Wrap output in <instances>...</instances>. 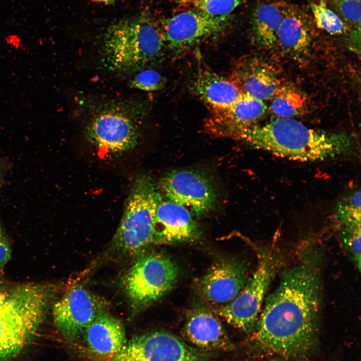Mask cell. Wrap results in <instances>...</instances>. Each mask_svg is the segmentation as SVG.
I'll return each mask as SVG.
<instances>
[{
	"label": "cell",
	"mask_w": 361,
	"mask_h": 361,
	"mask_svg": "<svg viewBox=\"0 0 361 361\" xmlns=\"http://www.w3.org/2000/svg\"><path fill=\"white\" fill-rule=\"evenodd\" d=\"M285 0H259L251 19V32L253 42L265 49L276 45L277 37L288 5Z\"/></svg>",
	"instance_id": "20"
},
{
	"label": "cell",
	"mask_w": 361,
	"mask_h": 361,
	"mask_svg": "<svg viewBox=\"0 0 361 361\" xmlns=\"http://www.w3.org/2000/svg\"><path fill=\"white\" fill-rule=\"evenodd\" d=\"M97 3H100L104 4H110L114 3L116 0H92Z\"/></svg>",
	"instance_id": "29"
},
{
	"label": "cell",
	"mask_w": 361,
	"mask_h": 361,
	"mask_svg": "<svg viewBox=\"0 0 361 361\" xmlns=\"http://www.w3.org/2000/svg\"><path fill=\"white\" fill-rule=\"evenodd\" d=\"M86 136L93 147L111 154L134 148L139 137L132 118L116 108H106L96 114L88 124Z\"/></svg>",
	"instance_id": "10"
},
{
	"label": "cell",
	"mask_w": 361,
	"mask_h": 361,
	"mask_svg": "<svg viewBox=\"0 0 361 361\" xmlns=\"http://www.w3.org/2000/svg\"><path fill=\"white\" fill-rule=\"evenodd\" d=\"M308 20L300 8L289 4L278 32L276 44L292 54L305 52L311 42Z\"/></svg>",
	"instance_id": "21"
},
{
	"label": "cell",
	"mask_w": 361,
	"mask_h": 361,
	"mask_svg": "<svg viewBox=\"0 0 361 361\" xmlns=\"http://www.w3.org/2000/svg\"><path fill=\"white\" fill-rule=\"evenodd\" d=\"M162 200L149 176L136 178L112 240L117 250L124 254L140 256L152 243L154 215Z\"/></svg>",
	"instance_id": "5"
},
{
	"label": "cell",
	"mask_w": 361,
	"mask_h": 361,
	"mask_svg": "<svg viewBox=\"0 0 361 361\" xmlns=\"http://www.w3.org/2000/svg\"><path fill=\"white\" fill-rule=\"evenodd\" d=\"M205 354L165 331L133 337L109 361H205Z\"/></svg>",
	"instance_id": "8"
},
{
	"label": "cell",
	"mask_w": 361,
	"mask_h": 361,
	"mask_svg": "<svg viewBox=\"0 0 361 361\" xmlns=\"http://www.w3.org/2000/svg\"><path fill=\"white\" fill-rule=\"evenodd\" d=\"M310 7L318 28L330 35H339L346 33L348 25L324 3L312 2Z\"/></svg>",
	"instance_id": "24"
},
{
	"label": "cell",
	"mask_w": 361,
	"mask_h": 361,
	"mask_svg": "<svg viewBox=\"0 0 361 361\" xmlns=\"http://www.w3.org/2000/svg\"><path fill=\"white\" fill-rule=\"evenodd\" d=\"M184 330L186 338L199 348L225 350L234 347L221 322L205 309H197L191 311Z\"/></svg>",
	"instance_id": "17"
},
{
	"label": "cell",
	"mask_w": 361,
	"mask_h": 361,
	"mask_svg": "<svg viewBox=\"0 0 361 361\" xmlns=\"http://www.w3.org/2000/svg\"><path fill=\"white\" fill-rule=\"evenodd\" d=\"M165 78L157 71L146 69L136 74L130 81L132 88L144 91H155L162 89L165 84Z\"/></svg>",
	"instance_id": "25"
},
{
	"label": "cell",
	"mask_w": 361,
	"mask_h": 361,
	"mask_svg": "<svg viewBox=\"0 0 361 361\" xmlns=\"http://www.w3.org/2000/svg\"><path fill=\"white\" fill-rule=\"evenodd\" d=\"M165 47L161 28L144 16L120 20L107 30L103 43L105 64L126 71L159 62Z\"/></svg>",
	"instance_id": "4"
},
{
	"label": "cell",
	"mask_w": 361,
	"mask_h": 361,
	"mask_svg": "<svg viewBox=\"0 0 361 361\" xmlns=\"http://www.w3.org/2000/svg\"><path fill=\"white\" fill-rule=\"evenodd\" d=\"M55 291L36 283L0 287V361L15 356L31 340Z\"/></svg>",
	"instance_id": "3"
},
{
	"label": "cell",
	"mask_w": 361,
	"mask_h": 361,
	"mask_svg": "<svg viewBox=\"0 0 361 361\" xmlns=\"http://www.w3.org/2000/svg\"><path fill=\"white\" fill-rule=\"evenodd\" d=\"M247 268L243 262L225 261L212 266L201 281V289L209 302L223 306L232 301L247 282Z\"/></svg>",
	"instance_id": "15"
},
{
	"label": "cell",
	"mask_w": 361,
	"mask_h": 361,
	"mask_svg": "<svg viewBox=\"0 0 361 361\" xmlns=\"http://www.w3.org/2000/svg\"><path fill=\"white\" fill-rule=\"evenodd\" d=\"M229 79L241 93L264 101L278 91L279 81L269 67L256 59L243 58L234 65Z\"/></svg>",
	"instance_id": "16"
},
{
	"label": "cell",
	"mask_w": 361,
	"mask_h": 361,
	"mask_svg": "<svg viewBox=\"0 0 361 361\" xmlns=\"http://www.w3.org/2000/svg\"><path fill=\"white\" fill-rule=\"evenodd\" d=\"M106 305L99 297L80 286L69 290L53 307L54 323L63 336L73 341L100 314Z\"/></svg>",
	"instance_id": "11"
},
{
	"label": "cell",
	"mask_w": 361,
	"mask_h": 361,
	"mask_svg": "<svg viewBox=\"0 0 361 361\" xmlns=\"http://www.w3.org/2000/svg\"><path fill=\"white\" fill-rule=\"evenodd\" d=\"M191 88L210 111L229 106L242 94L229 78L206 68L199 69Z\"/></svg>",
	"instance_id": "19"
},
{
	"label": "cell",
	"mask_w": 361,
	"mask_h": 361,
	"mask_svg": "<svg viewBox=\"0 0 361 361\" xmlns=\"http://www.w3.org/2000/svg\"><path fill=\"white\" fill-rule=\"evenodd\" d=\"M248 0H196L199 11L214 17H226Z\"/></svg>",
	"instance_id": "27"
},
{
	"label": "cell",
	"mask_w": 361,
	"mask_h": 361,
	"mask_svg": "<svg viewBox=\"0 0 361 361\" xmlns=\"http://www.w3.org/2000/svg\"><path fill=\"white\" fill-rule=\"evenodd\" d=\"M258 257L257 268L242 290L217 310L228 323L247 333L254 332L265 295L283 263L274 243L260 250Z\"/></svg>",
	"instance_id": "6"
},
{
	"label": "cell",
	"mask_w": 361,
	"mask_h": 361,
	"mask_svg": "<svg viewBox=\"0 0 361 361\" xmlns=\"http://www.w3.org/2000/svg\"><path fill=\"white\" fill-rule=\"evenodd\" d=\"M159 186L168 200L189 209L198 217L207 215L215 205L217 195L212 183L198 172L171 171L161 178Z\"/></svg>",
	"instance_id": "12"
},
{
	"label": "cell",
	"mask_w": 361,
	"mask_h": 361,
	"mask_svg": "<svg viewBox=\"0 0 361 361\" xmlns=\"http://www.w3.org/2000/svg\"><path fill=\"white\" fill-rule=\"evenodd\" d=\"M324 261L322 246L307 241L295 261L283 269L253 332L261 348L289 357L303 356L312 348L322 309Z\"/></svg>",
	"instance_id": "1"
},
{
	"label": "cell",
	"mask_w": 361,
	"mask_h": 361,
	"mask_svg": "<svg viewBox=\"0 0 361 361\" xmlns=\"http://www.w3.org/2000/svg\"><path fill=\"white\" fill-rule=\"evenodd\" d=\"M226 17L199 10L184 12L165 20L161 28L165 47L174 58L185 55L202 41L226 27Z\"/></svg>",
	"instance_id": "9"
},
{
	"label": "cell",
	"mask_w": 361,
	"mask_h": 361,
	"mask_svg": "<svg viewBox=\"0 0 361 361\" xmlns=\"http://www.w3.org/2000/svg\"><path fill=\"white\" fill-rule=\"evenodd\" d=\"M338 237L360 233V191L355 190L340 200L334 213Z\"/></svg>",
	"instance_id": "22"
},
{
	"label": "cell",
	"mask_w": 361,
	"mask_h": 361,
	"mask_svg": "<svg viewBox=\"0 0 361 361\" xmlns=\"http://www.w3.org/2000/svg\"><path fill=\"white\" fill-rule=\"evenodd\" d=\"M199 1H201V0H199Z\"/></svg>",
	"instance_id": "32"
},
{
	"label": "cell",
	"mask_w": 361,
	"mask_h": 361,
	"mask_svg": "<svg viewBox=\"0 0 361 361\" xmlns=\"http://www.w3.org/2000/svg\"><path fill=\"white\" fill-rule=\"evenodd\" d=\"M271 361H281V360H271Z\"/></svg>",
	"instance_id": "31"
},
{
	"label": "cell",
	"mask_w": 361,
	"mask_h": 361,
	"mask_svg": "<svg viewBox=\"0 0 361 361\" xmlns=\"http://www.w3.org/2000/svg\"><path fill=\"white\" fill-rule=\"evenodd\" d=\"M266 110L263 101L242 93L229 106L211 110L204 128L212 136L239 140L242 133L254 125Z\"/></svg>",
	"instance_id": "13"
},
{
	"label": "cell",
	"mask_w": 361,
	"mask_h": 361,
	"mask_svg": "<svg viewBox=\"0 0 361 361\" xmlns=\"http://www.w3.org/2000/svg\"><path fill=\"white\" fill-rule=\"evenodd\" d=\"M11 257L10 244L0 222V269L8 262Z\"/></svg>",
	"instance_id": "28"
},
{
	"label": "cell",
	"mask_w": 361,
	"mask_h": 361,
	"mask_svg": "<svg viewBox=\"0 0 361 361\" xmlns=\"http://www.w3.org/2000/svg\"><path fill=\"white\" fill-rule=\"evenodd\" d=\"M83 334L91 352L109 358L118 353L127 342L122 323L106 312L99 315Z\"/></svg>",
	"instance_id": "18"
},
{
	"label": "cell",
	"mask_w": 361,
	"mask_h": 361,
	"mask_svg": "<svg viewBox=\"0 0 361 361\" xmlns=\"http://www.w3.org/2000/svg\"><path fill=\"white\" fill-rule=\"evenodd\" d=\"M239 140L276 156L303 162L346 155L352 152L353 145L345 133L316 130L291 118L281 117L263 125H253Z\"/></svg>",
	"instance_id": "2"
},
{
	"label": "cell",
	"mask_w": 361,
	"mask_h": 361,
	"mask_svg": "<svg viewBox=\"0 0 361 361\" xmlns=\"http://www.w3.org/2000/svg\"><path fill=\"white\" fill-rule=\"evenodd\" d=\"M335 12L347 25L360 26V0H331Z\"/></svg>",
	"instance_id": "26"
},
{
	"label": "cell",
	"mask_w": 361,
	"mask_h": 361,
	"mask_svg": "<svg viewBox=\"0 0 361 361\" xmlns=\"http://www.w3.org/2000/svg\"><path fill=\"white\" fill-rule=\"evenodd\" d=\"M200 229L189 211L171 201L158 204L152 232V243L169 244L192 241L200 235Z\"/></svg>",
	"instance_id": "14"
},
{
	"label": "cell",
	"mask_w": 361,
	"mask_h": 361,
	"mask_svg": "<svg viewBox=\"0 0 361 361\" xmlns=\"http://www.w3.org/2000/svg\"><path fill=\"white\" fill-rule=\"evenodd\" d=\"M178 268L168 255L142 254L129 269L123 281L132 307L140 310L155 302L172 287Z\"/></svg>",
	"instance_id": "7"
},
{
	"label": "cell",
	"mask_w": 361,
	"mask_h": 361,
	"mask_svg": "<svg viewBox=\"0 0 361 361\" xmlns=\"http://www.w3.org/2000/svg\"><path fill=\"white\" fill-rule=\"evenodd\" d=\"M2 185H3V177H2V176L1 175V174H0V190L2 187Z\"/></svg>",
	"instance_id": "30"
},
{
	"label": "cell",
	"mask_w": 361,
	"mask_h": 361,
	"mask_svg": "<svg viewBox=\"0 0 361 361\" xmlns=\"http://www.w3.org/2000/svg\"><path fill=\"white\" fill-rule=\"evenodd\" d=\"M278 92L271 104V109L275 115L281 118H291L304 111L306 100L301 92L289 88Z\"/></svg>",
	"instance_id": "23"
}]
</instances>
